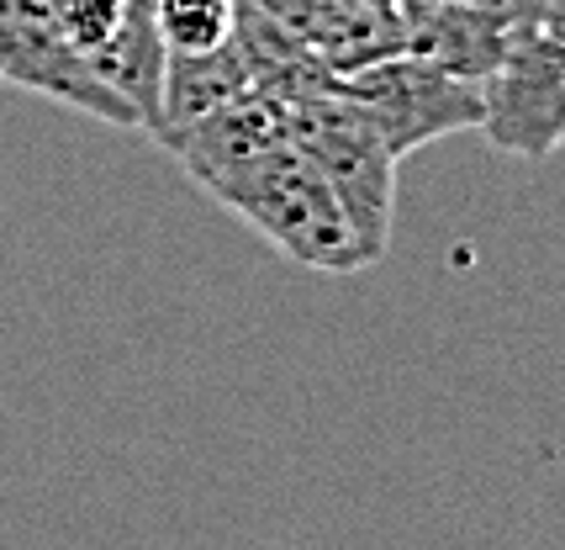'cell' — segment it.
<instances>
[{"instance_id": "cell-1", "label": "cell", "mask_w": 565, "mask_h": 550, "mask_svg": "<svg viewBox=\"0 0 565 550\" xmlns=\"http://www.w3.org/2000/svg\"><path fill=\"white\" fill-rule=\"evenodd\" d=\"M201 191L217 197L233 218H244L280 254H291L296 265H312V271L328 275H349L370 265L360 239H354V223L333 197V186L322 180V170L291 138L254 154L248 165L227 170V176L206 180Z\"/></svg>"}, {"instance_id": "cell-2", "label": "cell", "mask_w": 565, "mask_h": 550, "mask_svg": "<svg viewBox=\"0 0 565 550\" xmlns=\"http://www.w3.org/2000/svg\"><path fill=\"white\" fill-rule=\"evenodd\" d=\"M286 138H291L296 149L322 170V180L333 186L344 218L354 223L360 250H365V260L375 265V260L386 254V244H392L396 165H402V159L386 149V138L375 133V123H370L339 85H322L312 96L286 101Z\"/></svg>"}, {"instance_id": "cell-3", "label": "cell", "mask_w": 565, "mask_h": 550, "mask_svg": "<svg viewBox=\"0 0 565 550\" xmlns=\"http://www.w3.org/2000/svg\"><path fill=\"white\" fill-rule=\"evenodd\" d=\"M487 144L513 159H550L565 144V43L534 22H523L497 53V64L476 80Z\"/></svg>"}, {"instance_id": "cell-4", "label": "cell", "mask_w": 565, "mask_h": 550, "mask_svg": "<svg viewBox=\"0 0 565 550\" xmlns=\"http://www.w3.org/2000/svg\"><path fill=\"white\" fill-rule=\"evenodd\" d=\"M360 112H365L375 133L386 138V149L396 159L418 154L434 138L449 133H470L481 123V96H476V80H460L428 64L418 53L396 49L375 64H360L349 75L333 80Z\"/></svg>"}, {"instance_id": "cell-5", "label": "cell", "mask_w": 565, "mask_h": 550, "mask_svg": "<svg viewBox=\"0 0 565 550\" xmlns=\"http://www.w3.org/2000/svg\"><path fill=\"white\" fill-rule=\"evenodd\" d=\"M0 85L74 106L106 127H143L138 112L90 70V59L53 32L38 0H0Z\"/></svg>"}, {"instance_id": "cell-6", "label": "cell", "mask_w": 565, "mask_h": 550, "mask_svg": "<svg viewBox=\"0 0 565 550\" xmlns=\"http://www.w3.org/2000/svg\"><path fill=\"white\" fill-rule=\"evenodd\" d=\"M518 17L492 6H460V0H413L402 11V49L439 64L460 80H481L518 32Z\"/></svg>"}, {"instance_id": "cell-7", "label": "cell", "mask_w": 565, "mask_h": 550, "mask_svg": "<svg viewBox=\"0 0 565 550\" xmlns=\"http://www.w3.org/2000/svg\"><path fill=\"white\" fill-rule=\"evenodd\" d=\"M96 70L117 96L138 112V123L159 138V106H164V70H170V43L153 22V0H127L117 32L90 53Z\"/></svg>"}, {"instance_id": "cell-8", "label": "cell", "mask_w": 565, "mask_h": 550, "mask_svg": "<svg viewBox=\"0 0 565 550\" xmlns=\"http://www.w3.org/2000/svg\"><path fill=\"white\" fill-rule=\"evenodd\" d=\"M248 85H254V80H248V64L233 38L212 53H170L164 106H159V144H170L174 133H185L191 123H201L206 112L238 101Z\"/></svg>"}, {"instance_id": "cell-9", "label": "cell", "mask_w": 565, "mask_h": 550, "mask_svg": "<svg viewBox=\"0 0 565 550\" xmlns=\"http://www.w3.org/2000/svg\"><path fill=\"white\" fill-rule=\"evenodd\" d=\"M238 0H153V22L170 53H212L233 38Z\"/></svg>"}, {"instance_id": "cell-10", "label": "cell", "mask_w": 565, "mask_h": 550, "mask_svg": "<svg viewBox=\"0 0 565 550\" xmlns=\"http://www.w3.org/2000/svg\"><path fill=\"white\" fill-rule=\"evenodd\" d=\"M413 0H402V11H407ZM460 6H492V11H508V17H518V22H534L544 11V0H460Z\"/></svg>"}, {"instance_id": "cell-11", "label": "cell", "mask_w": 565, "mask_h": 550, "mask_svg": "<svg viewBox=\"0 0 565 550\" xmlns=\"http://www.w3.org/2000/svg\"><path fill=\"white\" fill-rule=\"evenodd\" d=\"M540 27L550 32V38H561V43H565V0H544Z\"/></svg>"}, {"instance_id": "cell-12", "label": "cell", "mask_w": 565, "mask_h": 550, "mask_svg": "<svg viewBox=\"0 0 565 550\" xmlns=\"http://www.w3.org/2000/svg\"><path fill=\"white\" fill-rule=\"evenodd\" d=\"M561 149H565V144H561Z\"/></svg>"}]
</instances>
